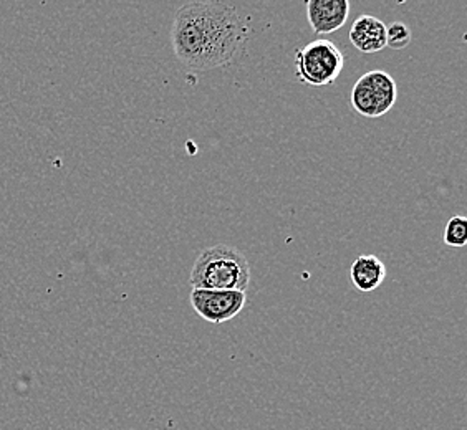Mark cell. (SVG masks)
<instances>
[{
    "label": "cell",
    "mask_w": 467,
    "mask_h": 430,
    "mask_svg": "<svg viewBox=\"0 0 467 430\" xmlns=\"http://www.w3.org/2000/svg\"><path fill=\"white\" fill-rule=\"evenodd\" d=\"M396 99L398 87L395 78L383 70L365 73L355 83L350 95L353 109L369 119L385 117L395 107Z\"/></svg>",
    "instance_id": "277c9868"
},
{
    "label": "cell",
    "mask_w": 467,
    "mask_h": 430,
    "mask_svg": "<svg viewBox=\"0 0 467 430\" xmlns=\"http://www.w3.org/2000/svg\"><path fill=\"white\" fill-rule=\"evenodd\" d=\"M189 302L202 320L221 324L243 312L247 295L237 290H192Z\"/></svg>",
    "instance_id": "5b68a950"
},
{
    "label": "cell",
    "mask_w": 467,
    "mask_h": 430,
    "mask_svg": "<svg viewBox=\"0 0 467 430\" xmlns=\"http://www.w3.org/2000/svg\"><path fill=\"white\" fill-rule=\"evenodd\" d=\"M345 67V55L330 40H314L296 50V80L310 87L332 85Z\"/></svg>",
    "instance_id": "3957f363"
},
{
    "label": "cell",
    "mask_w": 467,
    "mask_h": 430,
    "mask_svg": "<svg viewBox=\"0 0 467 430\" xmlns=\"http://www.w3.org/2000/svg\"><path fill=\"white\" fill-rule=\"evenodd\" d=\"M251 283V265L243 253L229 245H214L199 253L189 273L192 290H237Z\"/></svg>",
    "instance_id": "7a4b0ae2"
},
{
    "label": "cell",
    "mask_w": 467,
    "mask_h": 430,
    "mask_svg": "<svg viewBox=\"0 0 467 430\" xmlns=\"http://www.w3.org/2000/svg\"><path fill=\"white\" fill-rule=\"evenodd\" d=\"M306 20L315 36H328L347 24L350 15L348 0H308Z\"/></svg>",
    "instance_id": "8992f818"
},
{
    "label": "cell",
    "mask_w": 467,
    "mask_h": 430,
    "mask_svg": "<svg viewBox=\"0 0 467 430\" xmlns=\"http://www.w3.org/2000/svg\"><path fill=\"white\" fill-rule=\"evenodd\" d=\"M249 28L233 5L191 2L174 15L172 50L182 65L196 72L227 67L243 56Z\"/></svg>",
    "instance_id": "6da1fadb"
},
{
    "label": "cell",
    "mask_w": 467,
    "mask_h": 430,
    "mask_svg": "<svg viewBox=\"0 0 467 430\" xmlns=\"http://www.w3.org/2000/svg\"><path fill=\"white\" fill-rule=\"evenodd\" d=\"M411 30L403 22H393L387 26V46L391 50H403L411 44Z\"/></svg>",
    "instance_id": "30bf717a"
},
{
    "label": "cell",
    "mask_w": 467,
    "mask_h": 430,
    "mask_svg": "<svg viewBox=\"0 0 467 430\" xmlns=\"http://www.w3.org/2000/svg\"><path fill=\"white\" fill-rule=\"evenodd\" d=\"M387 265L373 253L359 255L350 267V280L361 293L375 292L387 278Z\"/></svg>",
    "instance_id": "ba28073f"
},
{
    "label": "cell",
    "mask_w": 467,
    "mask_h": 430,
    "mask_svg": "<svg viewBox=\"0 0 467 430\" xmlns=\"http://www.w3.org/2000/svg\"><path fill=\"white\" fill-rule=\"evenodd\" d=\"M444 243L461 249L467 243V219L464 215L451 217L450 222L444 229Z\"/></svg>",
    "instance_id": "9c48e42d"
},
{
    "label": "cell",
    "mask_w": 467,
    "mask_h": 430,
    "mask_svg": "<svg viewBox=\"0 0 467 430\" xmlns=\"http://www.w3.org/2000/svg\"><path fill=\"white\" fill-rule=\"evenodd\" d=\"M351 46L361 54H378L387 46V24L383 20L363 14L350 28Z\"/></svg>",
    "instance_id": "52a82bcc"
}]
</instances>
